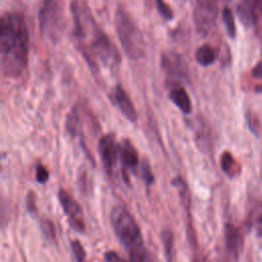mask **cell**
<instances>
[{"instance_id": "16", "label": "cell", "mask_w": 262, "mask_h": 262, "mask_svg": "<svg viewBox=\"0 0 262 262\" xmlns=\"http://www.w3.org/2000/svg\"><path fill=\"white\" fill-rule=\"evenodd\" d=\"M222 20L224 23L227 35L231 38L234 39L236 36V27H235V21H234V16L230 8L224 7L222 10Z\"/></svg>"}, {"instance_id": "3", "label": "cell", "mask_w": 262, "mask_h": 262, "mask_svg": "<svg viewBox=\"0 0 262 262\" xmlns=\"http://www.w3.org/2000/svg\"><path fill=\"white\" fill-rule=\"evenodd\" d=\"M111 224L117 237L128 250V253L145 251L140 228L126 208L122 206L113 208L111 212Z\"/></svg>"}, {"instance_id": "19", "label": "cell", "mask_w": 262, "mask_h": 262, "mask_svg": "<svg viewBox=\"0 0 262 262\" xmlns=\"http://www.w3.org/2000/svg\"><path fill=\"white\" fill-rule=\"evenodd\" d=\"M41 229H42L43 234L46 236V238L55 241V238H56V231H55V227H54L53 223L50 220L43 219L41 221Z\"/></svg>"}, {"instance_id": "13", "label": "cell", "mask_w": 262, "mask_h": 262, "mask_svg": "<svg viewBox=\"0 0 262 262\" xmlns=\"http://www.w3.org/2000/svg\"><path fill=\"white\" fill-rule=\"evenodd\" d=\"M224 232H225L226 249L229 253H231L236 257L242 246V237H241L239 231L232 224L227 223L225 225Z\"/></svg>"}, {"instance_id": "24", "label": "cell", "mask_w": 262, "mask_h": 262, "mask_svg": "<svg viewBox=\"0 0 262 262\" xmlns=\"http://www.w3.org/2000/svg\"><path fill=\"white\" fill-rule=\"evenodd\" d=\"M253 217L258 226V233L262 235V203H258L256 208H254Z\"/></svg>"}, {"instance_id": "26", "label": "cell", "mask_w": 262, "mask_h": 262, "mask_svg": "<svg viewBox=\"0 0 262 262\" xmlns=\"http://www.w3.org/2000/svg\"><path fill=\"white\" fill-rule=\"evenodd\" d=\"M104 261L105 262H126L116 252H113V251H108L104 254Z\"/></svg>"}, {"instance_id": "4", "label": "cell", "mask_w": 262, "mask_h": 262, "mask_svg": "<svg viewBox=\"0 0 262 262\" xmlns=\"http://www.w3.org/2000/svg\"><path fill=\"white\" fill-rule=\"evenodd\" d=\"M115 23L117 35L125 54L132 59L142 57L145 53L143 36L137 25L124 8L120 7L117 9Z\"/></svg>"}, {"instance_id": "6", "label": "cell", "mask_w": 262, "mask_h": 262, "mask_svg": "<svg viewBox=\"0 0 262 262\" xmlns=\"http://www.w3.org/2000/svg\"><path fill=\"white\" fill-rule=\"evenodd\" d=\"M217 14V0H196L193 18L198 32L202 35H208L215 26Z\"/></svg>"}, {"instance_id": "14", "label": "cell", "mask_w": 262, "mask_h": 262, "mask_svg": "<svg viewBox=\"0 0 262 262\" xmlns=\"http://www.w3.org/2000/svg\"><path fill=\"white\" fill-rule=\"evenodd\" d=\"M194 57L201 66L209 67L215 62L217 58V51L210 44H203L196 49Z\"/></svg>"}, {"instance_id": "25", "label": "cell", "mask_w": 262, "mask_h": 262, "mask_svg": "<svg viewBox=\"0 0 262 262\" xmlns=\"http://www.w3.org/2000/svg\"><path fill=\"white\" fill-rule=\"evenodd\" d=\"M129 262H146V252L129 253Z\"/></svg>"}, {"instance_id": "15", "label": "cell", "mask_w": 262, "mask_h": 262, "mask_svg": "<svg viewBox=\"0 0 262 262\" xmlns=\"http://www.w3.org/2000/svg\"><path fill=\"white\" fill-rule=\"evenodd\" d=\"M220 165L223 172L229 177H235L241 173V167L229 151H224L220 159Z\"/></svg>"}, {"instance_id": "9", "label": "cell", "mask_w": 262, "mask_h": 262, "mask_svg": "<svg viewBox=\"0 0 262 262\" xmlns=\"http://www.w3.org/2000/svg\"><path fill=\"white\" fill-rule=\"evenodd\" d=\"M110 100L114 105H116L121 113L130 121L136 122L137 120V113L135 106L129 97L128 93L124 90V88L120 85L115 86L108 94Z\"/></svg>"}, {"instance_id": "23", "label": "cell", "mask_w": 262, "mask_h": 262, "mask_svg": "<svg viewBox=\"0 0 262 262\" xmlns=\"http://www.w3.org/2000/svg\"><path fill=\"white\" fill-rule=\"evenodd\" d=\"M48 179H49L48 170L43 165H38L36 168V180L39 183L44 184L48 181Z\"/></svg>"}, {"instance_id": "7", "label": "cell", "mask_w": 262, "mask_h": 262, "mask_svg": "<svg viewBox=\"0 0 262 262\" xmlns=\"http://www.w3.org/2000/svg\"><path fill=\"white\" fill-rule=\"evenodd\" d=\"M58 200L64 214L68 216L71 227L78 232H83L85 225L82 209L78 202L64 189H60L58 191Z\"/></svg>"}, {"instance_id": "5", "label": "cell", "mask_w": 262, "mask_h": 262, "mask_svg": "<svg viewBox=\"0 0 262 262\" xmlns=\"http://www.w3.org/2000/svg\"><path fill=\"white\" fill-rule=\"evenodd\" d=\"M62 6L60 0H43L39 10V26L43 35L56 39L62 27Z\"/></svg>"}, {"instance_id": "12", "label": "cell", "mask_w": 262, "mask_h": 262, "mask_svg": "<svg viewBox=\"0 0 262 262\" xmlns=\"http://www.w3.org/2000/svg\"><path fill=\"white\" fill-rule=\"evenodd\" d=\"M170 100L184 114H190L192 110L190 98L183 87H174L169 92Z\"/></svg>"}, {"instance_id": "1", "label": "cell", "mask_w": 262, "mask_h": 262, "mask_svg": "<svg viewBox=\"0 0 262 262\" xmlns=\"http://www.w3.org/2000/svg\"><path fill=\"white\" fill-rule=\"evenodd\" d=\"M71 10L74 36L89 64L95 67L97 61L105 67L117 64L120 61V54L107 35L96 24L88 6L83 1L73 0Z\"/></svg>"}, {"instance_id": "21", "label": "cell", "mask_w": 262, "mask_h": 262, "mask_svg": "<svg viewBox=\"0 0 262 262\" xmlns=\"http://www.w3.org/2000/svg\"><path fill=\"white\" fill-rule=\"evenodd\" d=\"M71 246H72L73 253L76 257V261L77 262H86V260H85L86 253H85V250H84L83 246L81 245V243L79 241L75 239V241H72Z\"/></svg>"}, {"instance_id": "27", "label": "cell", "mask_w": 262, "mask_h": 262, "mask_svg": "<svg viewBox=\"0 0 262 262\" xmlns=\"http://www.w3.org/2000/svg\"><path fill=\"white\" fill-rule=\"evenodd\" d=\"M251 74L256 79H262V60L259 61L251 71Z\"/></svg>"}, {"instance_id": "10", "label": "cell", "mask_w": 262, "mask_h": 262, "mask_svg": "<svg viewBox=\"0 0 262 262\" xmlns=\"http://www.w3.org/2000/svg\"><path fill=\"white\" fill-rule=\"evenodd\" d=\"M162 68L173 78H183L186 75V64L181 56L173 51H166L162 54Z\"/></svg>"}, {"instance_id": "18", "label": "cell", "mask_w": 262, "mask_h": 262, "mask_svg": "<svg viewBox=\"0 0 262 262\" xmlns=\"http://www.w3.org/2000/svg\"><path fill=\"white\" fill-rule=\"evenodd\" d=\"M163 244H164V247H165L166 256H167L168 260H170L171 257H172L173 246H174L173 233L171 231H169V230L163 231Z\"/></svg>"}, {"instance_id": "20", "label": "cell", "mask_w": 262, "mask_h": 262, "mask_svg": "<svg viewBox=\"0 0 262 262\" xmlns=\"http://www.w3.org/2000/svg\"><path fill=\"white\" fill-rule=\"evenodd\" d=\"M140 170H141V175H142L143 180L145 181L146 184L150 185V184L155 181V177H154V174H152L150 165H149V163H148L147 160H143V161L141 162Z\"/></svg>"}, {"instance_id": "11", "label": "cell", "mask_w": 262, "mask_h": 262, "mask_svg": "<svg viewBox=\"0 0 262 262\" xmlns=\"http://www.w3.org/2000/svg\"><path fill=\"white\" fill-rule=\"evenodd\" d=\"M119 156L123 165L134 170L139 165V157L136 148L128 139H124L119 147Z\"/></svg>"}, {"instance_id": "22", "label": "cell", "mask_w": 262, "mask_h": 262, "mask_svg": "<svg viewBox=\"0 0 262 262\" xmlns=\"http://www.w3.org/2000/svg\"><path fill=\"white\" fill-rule=\"evenodd\" d=\"M26 205H27V210L29 213H31L32 215H36L37 214V206H36V194L34 191L30 190L27 194L26 198Z\"/></svg>"}, {"instance_id": "17", "label": "cell", "mask_w": 262, "mask_h": 262, "mask_svg": "<svg viewBox=\"0 0 262 262\" xmlns=\"http://www.w3.org/2000/svg\"><path fill=\"white\" fill-rule=\"evenodd\" d=\"M156 7L159 14L166 20H172L174 13L170 6L164 0H156Z\"/></svg>"}, {"instance_id": "8", "label": "cell", "mask_w": 262, "mask_h": 262, "mask_svg": "<svg viewBox=\"0 0 262 262\" xmlns=\"http://www.w3.org/2000/svg\"><path fill=\"white\" fill-rule=\"evenodd\" d=\"M119 147L117 144L116 137L113 134L103 135L98 143L99 155L103 164L105 171L108 174H112L114 167L117 164L118 156H119Z\"/></svg>"}, {"instance_id": "2", "label": "cell", "mask_w": 262, "mask_h": 262, "mask_svg": "<svg viewBox=\"0 0 262 262\" xmlns=\"http://www.w3.org/2000/svg\"><path fill=\"white\" fill-rule=\"evenodd\" d=\"M1 68L5 76L18 78L28 67L29 32L23 13L7 11L0 24Z\"/></svg>"}]
</instances>
